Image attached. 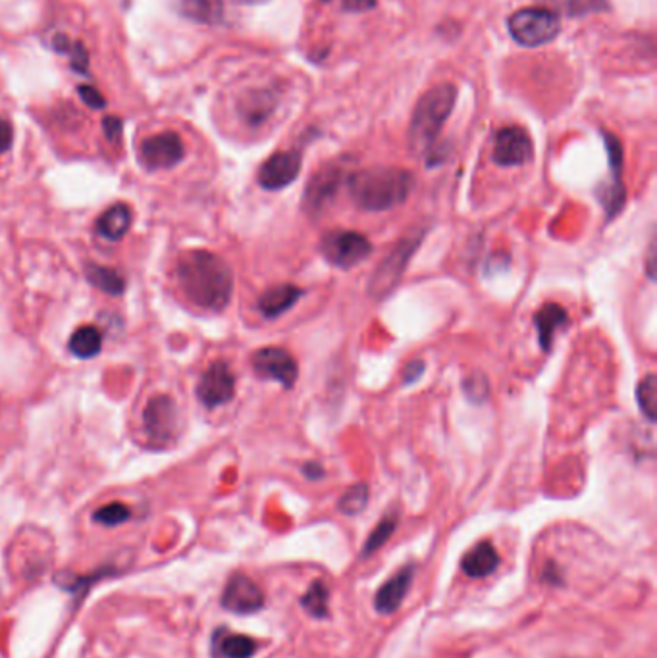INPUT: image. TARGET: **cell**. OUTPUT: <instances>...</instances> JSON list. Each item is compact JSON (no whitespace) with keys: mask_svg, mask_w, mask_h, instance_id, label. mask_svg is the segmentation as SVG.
I'll return each mask as SVG.
<instances>
[{"mask_svg":"<svg viewBox=\"0 0 657 658\" xmlns=\"http://www.w3.org/2000/svg\"><path fill=\"white\" fill-rule=\"evenodd\" d=\"M176 279L187 301L220 312L230 305L233 276L228 262L211 250H187L177 258Z\"/></svg>","mask_w":657,"mask_h":658,"instance_id":"obj_1","label":"cell"},{"mask_svg":"<svg viewBox=\"0 0 657 658\" xmlns=\"http://www.w3.org/2000/svg\"><path fill=\"white\" fill-rule=\"evenodd\" d=\"M414 175L405 168L375 166L348 175L351 201L367 212L390 211L409 199Z\"/></svg>","mask_w":657,"mask_h":658,"instance_id":"obj_2","label":"cell"},{"mask_svg":"<svg viewBox=\"0 0 657 658\" xmlns=\"http://www.w3.org/2000/svg\"><path fill=\"white\" fill-rule=\"evenodd\" d=\"M455 100H457L455 85L442 83L432 87L430 91H426L421 97V100L416 102L409 126V141L414 151L424 155L432 153L443 124L453 112Z\"/></svg>","mask_w":657,"mask_h":658,"instance_id":"obj_3","label":"cell"},{"mask_svg":"<svg viewBox=\"0 0 657 658\" xmlns=\"http://www.w3.org/2000/svg\"><path fill=\"white\" fill-rule=\"evenodd\" d=\"M423 237L424 230H413L407 235H403L397 245L392 247V250L386 254L384 260L376 266L375 274L370 277L368 293L372 298L384 301V298L397 287V283L401 276L405 274V268L413 258L414 250L423 243Z\"/></svg>","mask_w":657,"mask_h":658,"instance_id":"obj_4","label":"cell"},{"mask_svg":"<svg viewBox=\"0 0 657 658\" xmlns=\"http://www.w3.org/2000/svg\"><path fill=\"white\" fill-rule=\"evenodd\" d=\"M507 27L517 44L534 49L551 42L559 35L561 20L549 8H520L511 14Z\"/></svg>","mask_w":657,"mask_h":658,"instance_id":"obj_5","label":"cell"},{"mask_svg":"<svg viewBox=\"0 0 657 658\" xmlns=\"http://www.w3.org/2000/svg\"><path fill=\"white\" fill-rule=\"evenodd\" d=\"M322 257L341 270H349L357 264H361L372 252V243L368 237L358 231L336 230L326 231L320 241Z\"/></svg>","mask_w":657,"mask_h":658,"instance_id":"obj_6","label":"cell"},{"mask_svg":"<svg viewBox=\"0 0 657 658\" xmlns=\"http://www.w3.org/2000/svg\"><path fill=\"white\" fill-rule=\"evenodd\" d=\"M349 172L346 162L332 160L319 168L309 179V185L303 197V208L310 214H320L341 187L343 179H348Z\"/></svg>","mask_w":657,"mask_h":658,"instance_id":"obj_7","label":"cell"},{"mask_svg":"<svg viewBox=\"0 0 657 658\" xmlns=\"http://www.w3.org/2000/svg\"><path fill=\"white\" fill-rule=\"evenodd\" d=\"M251 366L262 380L278 381L291 389L299 378V366L293 354L281 347H264L251 356Z\"/></svg>","mask_w":657,"mask_h":658,"instance_id":"obj_8","label":"cell"},{"mask_svg":"<svg viewBox=\"0 0 657 658\" xmlns=\"http://www.w3.org/2000/svg\"><path fill=\"white\" fill-rule=\"evenodd\" d=\"M186 156V146L182 137L174 131H162L157 136L147 137L139 148V160L148 170H168L174 168Z\"/></svg>","mask_w":657,"mask_h":658,"instance_id":"obj_9","label":"cell"},{"mask_svg":"<svg viewBox=\"0 0 657 658\" xmlns=\"http://www.w3.org/2000/svg\"><path fill=\"white\" fill-rule=\"evenodd\" d=\"M199 400L206 409L226 405L235 395V376L228 362L216 361L208 366L197 385Z\"/></svg>","mask_w":657,"mask_h":658,"instance_id":"obj_10","label":"cell"},{"mask_svg":"<svg viewBox=\"0 0 657 658\" xmlns=\"http://www.w3.org/2000/svg\"><path fill=\"white\" fill-rule=\"evenodd\" d=\"M604 141H605V151H607V160H609V170H611V174H614V179H609L607 185L600 187V191H597V197H600V201L605 208L607 220H611L621 212V208L626 199V191L621 182L623 146L614 133L604 131Z\"/></svg>","mask_w":657,"mask_h":658,"instance_id":"obj_11","label":"cell"},{"mask_svg":"<svg viewBox=\"0 0 657 658\" xmlns=\"http://www.w3.org/2000/svg\"><path fill=\"white\" fill-rule=\"evenodd\" d=\"M222 606L233 615H255L264 606V593L255 579L233 574L222 591Z\"/></svg>","mask_w":657,"mask_h":658,"instance_id":"obj_12","label":"cell"},{"mask_svg":"<svg viewBox=\"0 0 657 658\" xmlns=\"http://www.w3.org/2000/svg\"><path fill=\"white\" fill-rule=\"evenodd\" d=\"M534 155L532 139L519 126H507L498 131L496 143H494V162L503 168L522 166L527 164Z\"/></svg>","mask_w":657,"mask_h":658,"instance_id":"obj_13","label":"cell"},{"mask_svg":"<svg viewBox=\"0 0 657 658\" xmlns=\"http://www.w3.org/2000/svg\"><path fill=\"white\" fill-rule=\"evenodd\" d=\"M301 172V153L280 151L268 158L259 170V183L266 191H280L291 185Z\"/></svg>","mask_w":657,"mask_h":658,"instance_id":"obj_14","label":"cell"},{"mask_svg":"<svg viewBox=\"0 0 657 658\" xmlns=\"http://www.w3.org/2000/svg\"><path fill=\"white\" fill-rule=\"evenodd\" d=\"M176 405L168 395H157L147 402L143 410V428L148 437L157 443L170 441L176 433Z\"/></svg>","mask_w":657,"mask_h":658,"instance_id":"obj_15","label":"cell"},{"mask_svg":"<svg viewBox=\"0 0 657 658\" xmlns=\"http://www.w3.org/2000/svg\"><path fill=\"white\" fill-rule=\"evenodd\" d=\"M413 576H414L413 566L401 568L395 576L387 579L384 586L376 591L375 608L380 612V615H392V612H395L401 606L403 599H405L409 593Z\"/></svg>","mask_w":657,"mask_h":658,"instance_id":"obj_16","label":"cell"},{"mask_svg":"<svg viewBox=\"0 0 657 658\" xmlns=\"http://www.w3.org/2000/svg\"><path fill=\"white\" fill-rule=\"evenodd\" d=\"M567 324H569V314L557 303H548L534 314V325L538 327V341H540L542 351H551L557 329Z\"/></svg>","mask_w":657,"mask_h":658,"instance_id":"obj_17","label":"cell"},{"mask_svg":"<svg viewBox=\"0 0 657 658\" xmlns=\"http://www.w3.org/2000/svg\"><path fill=\"white\" fill-rule=\"evenodd\" d=\"M255 653L257 641L249 635L232 634L226 627H220L213 635L214 658H251Z\"/></svg>","mask_w":657,"mask_h":658,"instance_id":"obj_18","label":"cell"},{"mask_svg":"<svg viewBox=\"0 0 657 658\" xmlns=\"http://www.w3.org/2000/svg\"><path fill=\"white\" fill-rule=\"evenodd\" d=\"M303 291L291 283H281V286H274L266 289L259 298V310L264 318H278L283 312H288L299 298H301Z\"/></svg>","mask_w":657,"mask_h":658,"instance_id":"obj_19","label":"cell"},{"mask_svg":"<svg viewBox=\"0 0 657 658\" xmlns=\"http://www.w3.org/2000/svg\"><path fill=\"white\" fill-rule=\"evenodd\" d=\"M500 564V555L496 547L490 541L476 543L467 550V555L461 560V568L469 578H486L496 570Z\"/></svg>","mask_w":657,"mask_h":658,"instance_id":"obj_20","label":"cell"},{"mask_svg":"<svg viewBox=\"0 0 657 658\" xmlns=\"http://www.w3.org/2000/svg\"><path fill=\"white\" fill-rule=\"evenodd\" d=\"M172 5L177 14L197 24L216 25L224 18L222 0H172Z\"/></svg>","mask_w":657,"mask_h":658,"instance_id":"obj_21","label":"cell"},{"mask_svg":"<svg viewBox=\"0 0 657 658\" xmlns=\"http://www.w3.org/2000/svg\"><path fill=\"white\" fill-rule=\"evenodd\" d=\"M131 226V211L128 204L118 202L104 211L97 220V233L109 241H119Z\"/></svg>","mask_w":657,"mask_h":658,"instance_id":"obj_22","label":"cell"},{"mask_svg":"<svg viewBox=\"0 0 657 658\" xmlns=\"http://www.w3.org/2000/svg\"><path fill=\"white\" fill-rule=\"evenodd\" d=\"M102 349V335L95 325H81L73 332L70 339V351L73 356L87 361V358H93Z\"/></svg>","mask_w":657,"mask_h":658,"instance_id":"obj_23","label":"cell"},{"mask_svg":"<svg viewBox=\"0 0 657 658\" xmlns=\"http://www.w3.org/2000/svg\"><path fill=\"white\" fill-rule=\"evenodd\" d=\"M87 279L91 286H95L97 289L109 293V295H122L126 289V281L118 270L109 266H100V264H87Z\"/></svg>","mask_w":657,"mask_h":658,"instance_id":"obj_24","label":"cell"},{"mask_svg":"<svg viewBox=\"0 0 657 658\" xmlns=\"http://www.w3.org/2000/svg\"><path fill=\"white\" fill-rule=\"evenodd\" d=\"M328 603H330V589H328L324 581H312L309 591L301 597V606L315 618L328 616V610H330Z\"/></svg>","mask_w":657,"mask_h":658,"instance_id":"obj_25","label":"cell"},{"mask_svg":"<svg viewBox=\"0 0 657 658\" xmlns=\"http://www.w3.org/2000/svg\"><path fill=\"white\" fill-rule=\"evenodd\" d=\"M636 400L638 407L650 422H655L657 418V376L648 373L636 387Z\"/></svg>","mask_w":657,"mask_h":658,"instance_id":"obj_26","label":"cell"},{"mask_svg":"<svg viewBox=\"0 0 657 658\" xmlns=\"http://www.w3.org/2000/svg\"><path fill=\"white\" fill-rule=\"evenodd\" d=\"M272 108H274L272 97L264 91H259V93H252L247 97L242 110L249 124H262L268 118V114L272 112Z\"/></svg>","mask_w":657,"mask_h":658,"instance_id":"obj_27","label":"cell"},{"mask_svg":"<svg viewBox=\"0 0 657 658\" xmlns=\"http://www.w3.org/2000/svg\"><path fill=\"white\" fill-rule=\"evenodd\" d=\"M368 485L367 484H357V485H351L346 493H343L341 499H339V504L338 508L348 516H357L358 512H363L367 504H368Z\"/></svg>","mask_w":657,"mask_h":658,"instance_id":"obj_28","label":"cell"},{"mask_svg":"<svg viewBox=\"0 0 657 658\" xmlns=\"http://www.w3.org/2000/svg\"><path fill=\"white\" fill-rule=\"evenodd\" d=\"M395 528H397V516L395 514L384 516L378 526L370 531L368 540L363 547V557H368V555H372V552H376L380 547H384L387 543V540L392 537V533L395 531Z\"/></svg>","mask_w":657,"mask_h":658,"instance_id":"obj_29","label":"cell"},{"mask_svg":"<svg viewBox=\"0 0 657 658\" xmlns=\"http://www.w3.org/2000/svg\"><path fill=\"white\" fill-rule=\"evenodd\" d=\"M131 516L129 508L122 503H110V504H104L100 506L99 511H95L93 514V520L97 523H100V526H107V528H114V526H119V523L128 522Z\"/></svg>","mask_w":657,"mask_h":658,"instance_id":"obj_30","label":"cell"},{"mask_svg":"<svg viewBox=\"0 0 657 658\" xmlns=\"http://www.w3.org/2000/svg\"><path fill=\"white\" fill-rule=\"evenodd\" d=\"M54 49L58 52H66L68 58L71 60V66L76 70H81V71L87 70L89 56H87V51L83 49L81 42H71L68 37L60 35V37L54 39Z\"/></svg>","mask_w":657,"mask_h":658,"instance_id":"obj_31","label":"cell"},{"mask_svg":"<svg viewBox=\"0 0 657 658\" xmlns=\"http://www.w3.org/2000/svg\"><path fill=\"white\" fill-rule=\"evenodd\" d=\"M465 391H467V395L472 400H482V399H486V395H488V381H486V378L481 376V373H478V376H471L467 380V383H465Z\"/></svg>","mask_w":657,"mask_h":658,"instance_id":"obj_32","label":"cell"},{"mask_svg":"<svg viewBox=\"0 0 657 658\" xmlns=\"http://www.w3.org/2000/svg\"><path fill=\"white\" fill-rule=\"evenodd\" d=\"M78 93H80L81 100L87 104V107H91V108H104V104H107V100H104V97L97 91L95 87L81 85L78 89Z\"/></svg>","mask_w":657,"mask_h":658,"instance_id":"obj_33","label":"cell"},{"mask_svg":"<svg viewBox=\"0 0 657 658\" xmlns=\"http://www.w3.org/2000/svg\"><path fill=\"white\" fill-rule=\"evenodd\" d=\"M102 127H104V133H107V137L110 141H118L119 136H122V127L124 126H122V119H119V118L109 116V118H104Z\"/></svg>","mask_w":657,"mask_h":658,"instance_id":"obj_34","label":"cell"},{"mask_svg":"<svg viewBox=\"0 0 657 658\" xmlns=\"http://www.w3.org/2000/svg\"><path fill=\"white\" fill-rule=\"evenodd\" d=\"M14 143V127L8 119L0 118V153H6Z\"/></svg>","mask_w":657,"mask_h":658,"instance_id":"obj_35","label":"cell"},{"mask_svg":"<svg viewBox=\"0 0 657 658\" xmlns=\"http://www.w3.org/2000/svg\"><path fill=\"white\" fill-rule=\"evenodd\" d=\"M423 371H424V364L421 361H411L405 368V373H403V381L413 383L423 376Z\"/></svg>","mask_w":657,"mask_h":658,"instance_id":"obj_36","label":"cell"},{"mask_svg":"<svg viewBox=\"0 0 657 658\" xmlns=\"http://www.w3.org/2000/svg\"><path fill=\"white\" fill-rule=\"evenodd\" d=\"M376 6V0H343V8L349 12H367Z\"/></svg>","mask_w":657,"mask_h":658,"instance_id":"obj_37","label":"cell"},{"mask_svg":"<svg viewBox=\"0 0 657 658\" xmlns=\"http://www.w3.org/2000/svg\"><path fill=\"white\" fill-rule=\"evenodd\" d=\"M301 472L309 477V480H312V482L319 480V477L324 475V470H322V466L319 465V462H307V465H303Z\"/></svg>","mask_w":657,"mask_h":658,"instance_id":"obj_38","label":"cell"},{"mask_svg":"<svg viewBox=\"0 0 657 658\" xmlns=\"http://www.w3.org/2000/svg\"><path fill=\"white\" fill-rule=\"evenodd\" d=\"M653 258H655V247H653V241H652V245H650V252H648V274H650V277H653V270H655V266H653Z\"/></svg>","mask_w":657,"mask_h":658,"instance_id":"obj_39","label":"cell"},{"mask_svg":"<svg viewBox=\"0 0 657 658\" xmlns=\"http://www.w3.org/2000/svg\"><path fill=\"white\" fill-rule=\"evenodd\" d=\"M235 3H239V5H262V3H268V0H235Z\"/></svg>","mask_w":657,"mask_h":658,"instance_id":"obj_40","label":"cell"},{"mask_svg":"<svg viewBox=\"0 0 657 658\" xmlns=\"http://www.w3.org/2000/svg\"><path fill=\"white\" fill-rule=\"evenodd\" d=\"M324 3H328V0H324Z\"/></svg>","mask_w":657,"mask_h":658,"instance_id":"obj_41","label":"cell"}]
</instances>
